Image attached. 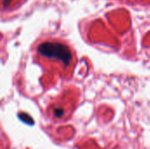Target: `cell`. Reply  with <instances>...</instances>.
I'll return each mask as SVG.
<instances>
[{"mask_svg": "<svg viewBox=\"0 0 150 149\" xmlns=\"http://www.w3.org/2000/svg\"><path fill=\"white\" fill-rule=\"evenodd\" d=\"M35 61L46 68H54L62 76H71L76 56L72 47L59 38H44L35 44Z\"/></svg>", "mask_w": 150, "mask_h": 149, "instance_id": "cell-1", "label": "cell"}, {"mask_svg": "<svg viewBox=\"0 0 150 149\" xmlns=\"http://www.w3.org/2000/svg\"><path fill=\"white\" fill-rule=\"evenodd\" d=\"M19 118H20V119H21L22 121H24V122L26 123V124H29V125H33V120L28 115L21 114Z\"/></svg>", "mask_w": 150, "mask_h": 149, "instance_id": "cell-2", "label": "cell"}]
</instances>
